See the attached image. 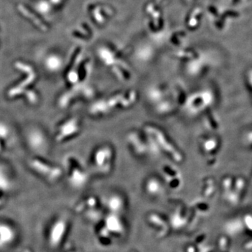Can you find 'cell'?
Returning <instances> with one entry per match:
<instances>
[{
    "mask_svg": "<svg viewBox=\"0 0 252 252\" xmlns=\"http://www.w3.org/2000/svg\"><path fill=\"white\" fill-rule=\"evenodd\" d=\"M115 159V149L112 144H100L94 147L91 154L90 165L99 175H107L112 172Z\"/></svg>",
    "mask_w": 252,
    "mask_h": 252,
    "instance_id": "obj_2",
    "label": "cell"
},
{
    "mask_svg": "<svg viewBox=\"0 0 252 252\" xmlns=\"http://www.w3.org/2000/svg\"><path fill=\"white\" fill-rule=\"evenodd\" d=\"M81 130V122L77 118L67 120L61 126L59 137L61 140L74 137L79 133Z\"/></svg>",
    "mask_w": 252,
    "mask_h": 252,
    "instance_id": "obj_8",
    "label": "cell"
},
{
    "mask_svg": "<svg viewBox=\"0 0 252 252\" xmlns=\"http://www.w3.org/2000/svg\"><path fill=\"white\" fill-rule=\"evenodd\" d=\"M136 99L137 94L135 91L119 93L94 104L91 112L94 116L105 115L114 109L129 108L135 103Z\"/></svg>",
    "mask_w": 252,
    "mask_h": 252,
    "instance_id": "obj_3",
    "label": "cell"
},
{
    "mask_svg": "<svg viewBox=\"0 0 252 252\" xmlns=\"http://www.w3.org/2000/svg\"><path fill=\"white\" fill-rule=\"evenodd\" d=\"M164 86H154L149 89L147 96L149 102L156 106L155 109L160 114H167L175 109L176 101L174 93L171 94Z\"/></svg>",
    "mask_w": 252,
    "mask_h": 252,
    "instance_id": "obj_4",
    "label": "cell"
},
{
    "mask_svg": "<svg viewBox=\"0 0 252 252\" xmlns=\"http://www.w3.org/2000/svg\"><path fill=\"white\" fill-rule=\"evenodd\" d=\"M67 229V223L63 217H58L50 224L46 233V241L49 248L56 249L63 242Z\"/></svg>",
    "mask_w": 252,
    "mask_h": 252,
    "instance_id": "obj_6",
    "label": "cell"
},
{
    "mask_svg": "<svg viewBox=\"0 0 252 252\" xmlns=\"http://www.w3.org/2000/svg\"><path fill=\"white\" fill-rule=\"evenodd\" d=\"M145 189L149 193L158 195V193H162L163 186L160 179L151 176L145 182Z\"/></svg>",
    "mask_w": 252,
    "mask_h": 252,
    "instance_id": "obj_10",
    "label": "cell"
},
{
    "mask_svg": "<svg viewBox=\"0 0 252 252\" xmlns=\"http://www.w3.org/2000/svg\"><path fill=\"white\" fill-rule=\"evenodd\" d=\"M158 153H163L175 162L183 160V155L168 135L158 126L146 124L143 129Z\"/></svg>",
    "mask_w": 252,
    "mask_h": 252,
    "instance_id": "obj_1",
    "label": "cell"
},
{
    "mask_svg": "<svg viewBox=\"0 0 252 252\" xmlns=\"http://www.w3.org/2000/svg\"><path fill=\"white\" fill-rule=\"evenodd\" d=\"M17 238V231L12 225L0 221V250L10 248Z\"/></svg>",
    "mask_w": 252,
    "mask_h": 252,
    "instance_id": "obj_7",
    "label": "cell"
},
{
    "mask_svg": "<svg viewBox=\"0 0 252 252\" xmlns=\"http://www.w3.org/2000/svg\"><path fill=\"white\" fill-rule=\"evenodd\" d=\"M68 162L70 164V175L72 180L73 181L75 179L77 182L79 180L80 182H85L86 171L80 162L78 161L77 159L73 158L69 159Z\"/></svg>",
    "mask_w": 252,
    "mask_h": 252,
    "instance_id": "obj_9",
    "label": "cell"
},
{
    "mask_svg": "<svg viewBox=\"0 0 252 252\" xmlns=\"http://www.w3.org/2000/svg\"><path fill=\"white\" fill-rule=\"evenodd\" d=\"M127 142L132 153L141 158H147L158 154L143 130L141 132L130 131L127 135Z\"/></svg>",
    "mask_w": 252,
    "mask_h": 252,
    "instance_id": "obj_5",
    "label": "cell"
}]
</instances>
